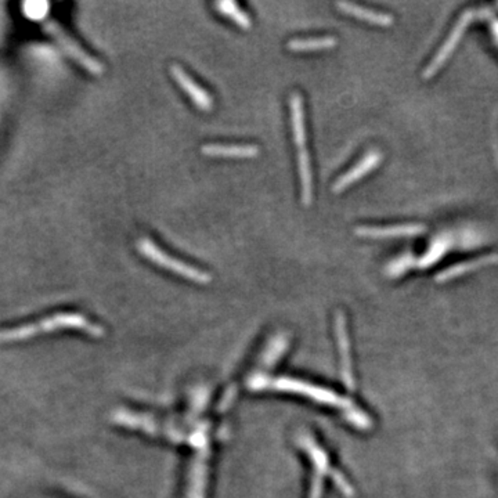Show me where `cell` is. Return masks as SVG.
<instances>
[{
	"instance_id": "cell-2",
	"label": "cell",
	"mask_w": 498,
	"mask_h": 498,
	"mask_svg": "<svg viewBox=\"0 0 498 498\" xmlns=\"http://www.w3.org/2000/svg\"><path fill=\"white\" fill-rule=\"evenodd\" d=\"M298 445L303 448V451L306 452V455L309 457V460L313 464V479H312V486H310L312 489H310L309 498L322 497V492H323L322 484H323L325 475H329V477L334 479V482L338 484V487L344 493H348L349 484L346 483L345 477L337 472L334 468H331L329 458H328L327 452L324 451V448L317 443V440L312 435L302 433L299 436Z\"/></svg>"
},
{
	"instance_id": "cell-12",
	"label": "cell",
	"mask_w": 498,
	"mask_h": 498,
	"mask_svg": "<svg viewBox=\"0 0 498 498\" xmlns=\"http://www.w3.org/2000/svg\"><path fill=\"white\" fill-rule=\"evenodd\" d=\"M298 171L302 184V203L304 206H310L313 201V177L307 149L298 151Z\"/></svg>"
},
{
	"instance_id": "cell-16",
	"label": "cell",
	"mask_w": 498,
	"mask_h": 498,
	"mask_svg": "<svg viewBox=\"0 0 498 498\" xmlns=\"http://www.w3.org/2000/svg\"><path fill=\"white\" fill-rule=\"evenodd\" d=\"M492 262H497V256L490 255V256H484V258L471 260V262H467V263H461V265L455 266L454 269H450L445 274L450 275V277L455 275V274H462L464 272H470V270H473V269H477L479 265H486V263H492Z\"/></svg>"
},
{
	"instance_id": "cell-5",
	"label": "cell",
	"mask_w": 498,
	"mask_h": 498,
	"mask_svg": "<svg viewBox=\"0 0 498 498\" xmlns=\"http://www.w3.org/2000/svg\"><path fill=\"white\" fill-rule=\"evenodd\" d=\"M382 161V152L379 149H371L369 151L357 164L356 166H353L346 174H342L332 186V191L335 194H339L342 191H345L349 186H351L353 183L359 181L363 176L370 174L374 171Z\"/></svg>"
},
{
	"instance_id": "cell-15",
	"label": "cell",
	"mask_w": 498,
	"mask_h": 498,
	"mask_svg": "<svg viewBox=\"0 0 498 498\" xmlns=\"http://www.w3.org/2000/svg\"><path fill=\"white\" fill-rule=\"evenodd\" d=\"M464 20H465V16H464V18L460 21V24L457 25V28H455V32H452V35L450 36V39H448L447 45L446 46H443V49L440 50L439 51V54H438V57L433 60V63L430 64V67H429V73H428V75L430 74H435L436 71H438V68H439V65L442 64V63H445L446 61V58L448 57V54L451 53V50L454 49L455 46H457V42H458V39H460V36H461V31L464 29V26L467 25V23H468V18H467V21L464 23Z\"/></svg>"
},
{
	"instance_id": "cell-3",
	"label": "cell",
	"mask_w": 498,
	"mask_h": 498,
	"mask_svg": "<svg viewBox=\"0 0 498 498\" xmlns=\"http://www.w3.org/2000/svg\"><path fill=\"white\" fill-rule=\"evenodd\" d=\"M58 328H78L83 329L88 334L93 337H100L102 334V329L99 325L90 323L88 319H85L80 314H57L48 320H43L42 323L33 324V325H24L20 328H14L10 331L0 332V341H17L24 339L33 335H38L41 332L49 331V329H58Z\"/></svg>"
},
{
	"instance_id": "cell-8",
	"label": "cell",
	"mask_w": 498,
	"mask_h": 498,
	"mask_svg": "<svg viewBox=\"0 0 498 498\" xmlns=\"http://www.w3.org/2000/svg\"><path fill=\"white\" fill-rule=\"evenodd\" d=\"M201 151L211 158H256L260 152L253 144H205Z\"/></svg>"
},
{
	"instance_id": "cell-1",
	"label": "cell",
	"mask_w": 498,
	"mask_h": 498,
	"mask_svg": "<svg viewBox=\"0 0 498 498\" xmlns=\"http://www.w3.org/2000/svg\"><path fill=\"white\" fill-rule=\"evenodd\" d=\"M249 388L250 389H274V391H280V392H290V393H295L299 396H304L309 398L316 403L325 404V406H332V407H338L342 411H345L346 414H351V418L354 420V423H359L357 421V414L359 410H353V406L345 400V398H341L339 395H337L334 391H329L323 386H317L300 379H294V378H267L265 375H255L250 376L249 379Z\"/></svg>"
},
{
	"instance_id": "cell-6",
	"label": "cell",
	"mask_w": 498,
	"mask_h": 498,
	"mask_svg": "<svg viewBox=\"0 0 498 498\" xmlns=\"http://www.w3.org/2000/svg\"><path fill=\"white\" fill-rule=\"evenodd\" d=\"M171 74L174 76V80L180 85V88L191 97L193 102L198 107L199 110H202L205 112L212 111V108H213L212 96L205 89H202L198 83H196L193 80V78L187 74L180 65L172 64Z\"/></svg>"
},
{
	"instance_id": "cell-4",
	"label": "cell",
	"mask_w": 498,
	"mask_h": 498,
	"mask_svg": "<svg viewBox=\"0 0 498 498\" xmlns=\"http://www.w3.org/2000/svg\"><path fill=\"white\" fill-rule=\"evenodd\" d=\"M137 249L140 250V253L151 260L152 263L171 270L174 273L181 275L186 280L194 281L197 284H209L212 281V275L203 270L196 269L191 265H187L179 259H174L171 255H168L166 252H164L162 249L158 248L151 240L149 238H142L137 244Z\"/></svg>"
},
{
	"instance_id": "cell-11",
	"label": "cell",
	"mask_w": 498,
	"mask_h": 498,
	"mask_svg": "<svg viewBox=\"0 0 498 498\" xmlns=\"http://www.w3.org/2000/svg\"><path fill=\"white\" fill-rule=\"evenodd\" d=\"M291 107V120H292V132L294 142L298 151L306 149V126H304V107L303 99L299 93H292L290 100Z\"/></svg>"
},
{
	"instance_id": "cell-10",
	"label": "cell",
	"mask_w": 498,
	"mask_h": 498,
	"mask_svg": "<svg viewBox=\"0 0 498 498\" xmlns=\"http://www.w3.org/2000/svg\"><path fill=\"white\" fill-rule=\"evenodd\" d=\"M53 32L57 33V38L60 39V42L63 43V46L65 48V50H68V53L74 57L75 60L79 64H82L89 73L95 75H101L104 73V68H102V65L100 64L99 61H96L95 58L88 55L79 46H76V43H74L68 36L63 35L64 32L57 25L53 28Z\"/></svg>"
},
{
	"instance_id": "cell-14",
	"label": "cell",
	"mask_w": 498,
	"mask_h": 498,
	"mask_svg": "<svg viewBox=\"0 0 498 498\" xmlns=\"http://www.w3.org/2000/svg\"><path fill=\"white\" fill-rule=\"evenodd\" d=\"M216 10L226 16L227 18L233 20L238 26H241L243 29H249L252 26V21L248 14L235 3V1H230V0H221L215 3Z\"/></svg>"
},
{
	"instance_id": "cell-9",
	"label": "cell",
	"mask_w": 498,
	"mask_h": 498,
	"mask_svg": "<svg viewBox=\"0 0 498 498\" xmlns=\"http://www.w3.org/2000/svg\"><path fill=\"white\" fill-rule=\"evenodd\" d=\"M337 7L342 13L351 16V17H356L359 20L367 21L370 24L379 25V26H389V25L393 24V17L392 16L385 14V13H378V11H374V10H370V9L353 4V3L338 1Z\"/></svg>"
},
{
	"instance_id": "cell-7",
	"label": "cell",
	"mask_w": 498,
	"mask_h": 498,
	"mask_svg": "<svg viewBox=\"0 0 498 498\" xmlns=\"http://www.w3.org/2000/svg\"><path fill=\"white\" fill-rule=\"evenodd\" d=\"M425 227L421 224H403L388 227H370L360 226L356 228V234L364 238H395V237H413L423 234Z\"/></svg>"
},
{
	"instance_id": "cell-13",
	"label": "cell",
	"mask_w": 498,
	"mask_h": 498,
	"mask_svg": "<svg viewBox=\"0 0 498 498\" xmlns=\"http://www.w3.org/2000/svg\"><path fill=\"white\" fill-rule=\"evenodd\" d=\"M338 39L335 36H323V38H310V39H291L287 43V49L291 51H314V50H327L335 48Z\"/></svg>"
}]
</instances>
